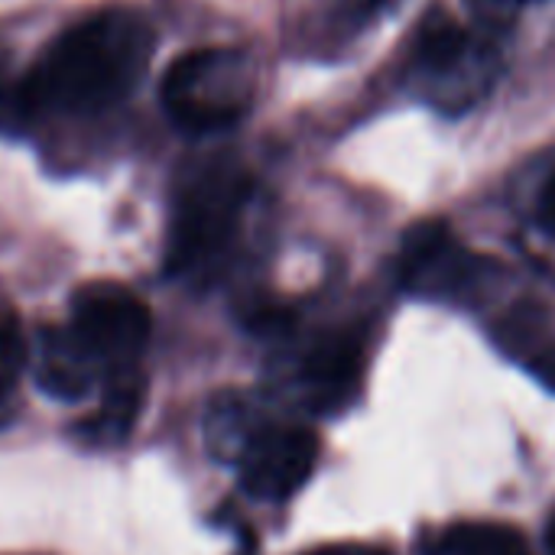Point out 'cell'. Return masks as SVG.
Returning <instances> with one entry per match:
<instances>
[{
	"mask_svg": "<svg viewBox=\"0 0 555 555\" xmlns=\"http://www.w3.org/2000/svg\"><path fill=\"white\" fill-rule=\"evenodd\" d=\"M250 176L247 169L231 159L218 156L198 166L179 192L172 228H169V254L166 263L172 273H189L208 260H215L247 205Z\"/></svg>",
	"mask_w": 555,
	"mask_h": 555,
	"instance_id": "obj_2",
	"label": "cell"
},
{
	"mask_svg": "<svg viewBox=\"0 0 555 555\" xmlns=\"http://www.w3.org/2000/svg\"><path fill=\"white\" fill-rule=\"evenodd\" d=\"M309 555H384L380 550H374V546H348V543H341V546H322V550H315V553Z\"/></svg>",
	"mask_w": 555,
	"mask_h": 555,
	"instance_id": "obj_16",
	"label": "cell"
},
{
	"mask_svg": "<svg viewBox=\"0 0 555 555\" xmlns=\"http://www.w3.org/2000/svg\"><path fill=\"white\" fill-rule=\"evenodd\" d=\"M153 49L150 26L130 10L98 13L62 33L20 85V104L33 111L91 114L120 101L143 75Z\"/></svg>",
	"mask_w": 555,
	"mask_h": 555,
	"instance_id": "obj_1",
	"label": "cell"
},
{
	"mask_svg": "<svg viewBox=\"0 0 555 555\" xmlns=\"http://www.w3.org/2000/svg\"><path fill=\"white\" fill-rule=\"evenodd\" d=\"M143 393H146V384L137 367L111 371L107 384H104V403L88 420L78 423V429H75L78 439L94 449L120 446L133 429V420L143 406Z\"/></svg>",
	"mask_w": 555,
	"mask_h": 555,
	"instance_id": "obj_8",
	"label": "cell"
},
{
	"mask_svg": "<svg viewBox=\"0 0 555 555\" xmlns=\"http://www.w3.org/2000/svg\"><path fill=\"white\" fill-rule=\"evenodd\" d=\"M94 364L88 361V354L75 345V338L65 332H52L46 335V348H42V361L36 367V384L42 393L72 403L81 400L91 384H94Z\"/></svg>",
	"mask_w": 555,
	"mask_h": 555,
	"instance_id": "obj_10",
	"label": "cell"
},
{
	"mask_svg": "<svg viewBox=\"0 0 555 555\" xmlns=\"http://www.w3.org/2000/svg\"><path fill=\"white\" fill-rule=\"evenodd\" d=\"M153 332L146 302L120 283H88L72 296L68 335L101 371L137 367Z\"/></svg>",
	"mask_w": 555,
	"mask_h": 555,
	"instance_id": "obj_4",
	"label": "cell"
},
{
	"mask_svg": "<svg viewBox=\"0 0 555 555\" xmlns=\"http://www.w3.org/2000/svg\"><path fill=\"white\" fill-rule=\"evenodd\" d=\"M491 260L465 250L439 218L420 221L400 244V283L423 296H455L475 286Z\"/></svg>",
	"mask_w": 555,
	"mask_h": 555,
	"instance_id": "obj_5",
	"label": "cell"
},
{
	"mask_svg": "<svg viewBox=\"0 0 555 555\" xmlns=\"http://www.w3.org/2000/svg\"><path fill=\"white\" fill-rule=\"evenodd\" d=\"M267 426H260V413L254 410L250 400L228 393L218 397L205 416V442L208 452L221 462H241L244 452L250 449V442L263 433Z\"/></svg>",
	"mask_w": 555,
	"mask_h": 555,
	"instance_id": "obj_11",
	"label": "cell"
},
{
	"mask_svg": "<svg viewBox=\"0 0 555 555\" xmlns=\"http://www.w3.org/2000/svg\"><path fill=\"white\" fill-rule=\"evenodd\" d=\"M436 555H530L520 533L494 524H462L439 537Z\"/></svg>",
	"mask_w": 555,
	"mask_h": 555,
	"instance_id": "obj_12",
	"label": "cell"
},
{
	"mask_svg": "<svg viewBox=\"0 0 555 555\" xmlns=\"http://www.w3.org/2000/svg\"><path fill=\"white\" fill-rule=\"evenodd\" d=\"M527 367H530V374H533L550 393H555V341L553 345L537 348V351L527 358Z\"/></svg>",
	"mask_w": 555,
	"mask_h": 555,
	"instance_id": "obj_15",
	"label": "cell"
},
{
	"mask_svg": "<svg viewBox=\"0 0 555 555\" xmlns=\"http://www.w3.org/2000/svg\"><path fill=\"white\" fill-rule=\"evenodd\" d=\"M472 3V10L481 16V20H488V23H504V20H511V16H517L527 3H533V0H468Z\"/></svg>",
	"mask_w": 555,
	"mask_h": 555,
	"instance_id": "obj_14",
	"label": "cell"
},
{
	"mask_svg": "<svg viewBox=\"0 0 555 555\" xmlns=\"http://www.w3.org/2000/svg\"><path fill=\"white\" fill-rule=\"evenodd\" d=\"M472 59H475V42L455 16H449L446 10L436 7L420 20V33L413 42V62L423 72V78H433L439 85L436 88L439 101H446L452 78L459 81L462 72H468Z\"/></svg>",
	"mask_w": 555,
	"mask_h": 555,
	"instance_id": "obj_7",
	"label": "cell"
},
{
	"mask_svg": "<svg viewBox=\"0 0 555 555\" xmlns=\"http://www.w3.org/2000/svg\"><path fill=\"white\" fill-rule=\"evenodd\" d=\"M254 62L241 49H192L163 78L166 114L192 133L237 124L254 104Z\"/></svg>",
	"mask_w": 555,
	"mask_h": 555,
	"instance_id": "obj_3",
	"label": "cell"
},
{
	"mask_svg": "<svg viewBox=\"0 0 555 555\" xmlns=\"http://www.w3.org/2000/svg\"><path fill=\"white\" fill-rule=\"evenodd\" d=\"M546 550H550V555H555V514L550 517V527H546Z\"/></svg>",
	"mask_w": 555,
	"mask_h": 555,
	"instance_id": "obj_17",
	"label": "cell"
},
{
	"mask_svg": "<svg viewBox=\"0 0 555 555\" xmlns=\"http://www.w3.org/2000/svg\"><path fill=\"white\" fill-rule=\"evenodd\" d=\"M315 462H319L315 433L299 426H267L237 462L241 488L254 501L283 504L306 488L309 475L315 472Z\"/></svg>",
	"mask_w": 555,
	"mask_h": 555,
	"instance_id": "obj_6",
	"label": "cell"
},
{
	"mask_svg": "<svg viewBox=\"0 0 555 555\" xmlns=\"http://www.w3.org/2000/svg\"><path fill=\"white\" fill-rule=\"evenodd\" d=\"M361 364H364L361 341L351 335H335V338L319 341L306 354L302 384L309 387L312 400H319V406H325V403L351 393V387L361 377Z\"/></svg>",
	"mask_w": 555,
	"mask_h": 555,
	"instance_id": "obj_9",
	"label": "cell"
},
{
	"mask_svg": "<svg viewBox=\"0 0 555 555\" xmlns=\"http://www.w3.org/2000/svg\"><path fill=\"white\" fill-rule=\"evenodd\" d=\"M23 361H26V348L20 328L10 319H0V400L13 390L16 377L23 374Z\"/></svg>",
	"mask_w": 555,
	"mask_h": 555,
	"instance_id": "obj_13",
	"label": "cell"
}]
</instances>
